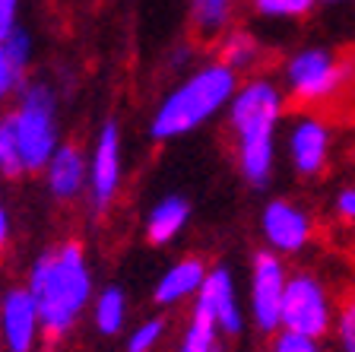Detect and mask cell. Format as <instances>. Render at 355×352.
<instances>
[{
    "label": "cell",
    "instance_id": "obj_1",
    "mask_svg": "<svg viewBox=\"0 0 355 352\" xmlns=\"http://www.w3.org/2000/svg\"><path fill=\"white\" fill-rule=\"evenodd\" d=\"M286 89L266 76L241 83L229 105V127L241 178L251 187H266L276 165V131L286 117Z\"/></svg>",
    "mask_w": 355,
    "mask_h": 352
},
{
    "label": "cell",
    "instance_id": "obj_2",
    "mask_svg": "<svg viewBox=\"0 0 355 352\" xmlns=\"http://www.w3.org/2000/svg\"><path fill=\"white\" fill-rule=\"evenodd\" d=\"M26 286L38 301L44 337L54 343L73 330L83 311L96 301V283L80 242H64L38 254Z\"/></svg>",
    "mask_w": 355,
    "mask_h": 352
},
{
    "label": "cell",
    "instance_id": "obj_3",
    "mask_svg": "<svg viewBox=\"0 0 355 352\" xmlns=\"http://www.w3.org/2000/svg\"><path fill=\"white\" fill-rule=\"evenodd\" d=\"M238 86H241L238 70H232L225 60L203 64L159 102L153 121H149V137L155 143H165V140L193 133L197 127L213 121L219 111H229Z\"/></svg>",
    "mask_w": 355,
    "mask_h": 352
},
{
    "label": "cell",
    "instance_id": "obj_4",
    "mask_svg": "<svg viewBox=\"0 0 355 352\" xmlns=\"http://www.w3.org/2000/svg\"><path fill=\"white\" fill-rule=\"evenodd\" d=\"M352 83L355 58H343L320 44L288 54V60L282 64V89L292 102L304 105V108H318V105L340 99Z\"/></svg>",
    "mask_w": 355,
    "mask_h": 352
},
{
    "label": "cell",
    "instance_id": "obj_5",
    "mask_svg": "<svg viewBox=\"0 0 355 352\" xmlns=\"http://www.w3.org/2000/svg\"><path fill=\"white\" fill-rule=\"evenodd\" d=\"M26 171H44L58 153V99L48 83H29L19 92V105L10 115Z\"/></svg>",
    "mask_w": 355,
    "mask_h": 352
},
{
    "label": "cell",
    "instance_id": "obj_6",
    "mask_svg": "<svg viewBox=\"0 0 355 352\" xmlns=\"http://www.w3.org/2000/svg\"><path fill=\"white\" fill-rule=\"evenodd\" d=\"M336 308L327 283L311 270H298L288 276L286 299H282V327L279 330H292L302 337L324 340L333 333V321H336Z\"/></svg>",
    "mask_w": 355,
    "mask_h": 352
},
{
    "label": "cell",
    "instance_id": "obj_7",
    "mask_svg": "<svg viewBox=\"0 0 355 352\" xmlns=\"http://www.w3.org/2000/svg\"><path fill=\"white\" fill-rule=\"evenodd\" d=\"M292 273L286 270V260L276 251H260L251 260V317L257 330L279 333L282 327V299Z\"/></svg>",
    "mask_w": 355,
    "mask_h": 352
},
{
    "label": "cell",
    "instance_id": "obj_8",
    "mask_svg": "<svg viewBox=\"0 0 355 352\" xmlns=\"http://www.w3.org/2000/svg\"><path fill=\"white\" fill-rule=\"evenodd\" d=\"M286 156L295 175H324L333 156V127L327 124V117L314 115V111H302V115L292 117L286 131Z\"/></svg>",
    "mask_w": 355,
    "mask_h": 352
},
{
    "label": "cell",
    "instance_id": "obj_9",
    "mask_svg": "<svg viewBox=\"0 0 355 352\" xmlns=\"http://www.w3.org/2000/svg\"><path fill=\"white\" fill-rule=\"evenodd\" d=\"M260 232L266 238V248L276 254H302L314 238V219L304 206L292 203V200L279 197L270 200L260 213Z\"/></svg>",
    "mask_w": 355,
    "mask_h": 352
},
{
    "label": "cell",
    "instance_id": "obj_10",
    "mask_svg": "<svg viewBox=\"0 0 355 352\" xmlns=\"http://www.w3.org/2000/svg\"><path fill=\"white\" fill-rule=\"evenodd\" d=\"M121 191V127L105 121L89 156V200L96 210H108Z\"/></svg>",
    "mask_w": 355,
    "mask_h": 352
},
{
    "label": "cell",
    "instance_id": "obj_11",
    "mask_svg": "<svg viewBox=\"0 0 355 352\" xmlns=\"http://www.w3.org/2000/svg\"><path fill=\"white\" fill-rule=\"evenodd\" d=\"M44 333L42 311L29 286H10L0 299V337L10 352H32Z\"/></svg>",
    "mask_w": 355,
    "mask_h": 352
},
{
    "label": "cell",
    "instance_id": "obj_12",
    "mask_svg": "<svg viewBox=\"0 0 355 352\" xmlns=\"http://www.w3.org/2000/svg\"><path fill=\"white\" fill-rule=\"evenodd\" d=\"M193 311L207 315L229 337H238L244 330V311L238 305V289L229 267H213L207 273V283L193 299Z\"/></svg>",
    "mask_w": 355,
    "mask_h": 352
},
{
    "label": "cell",
    "instance_id": "obj_13",
    "mask_svg": "<svg viewBox=\"0 0 355 352\" xmlns=\"http://www.w3.org/2000/svg\"><path fill=\"white\" fill-rule=\"evenodd\" d=\"M44 184L54 200H73L89 187V159L80 146L60 143L44 169Z\"/></svg>",
    "mask_w": 355,
    "mask_h": 352
},
{
    "label": "cell",
    "instance_id": "obj_14",
    "mask_svg": "<svg viewBox=\"0 0 355 352\" xmlns=\"http://www.w3.org/2000/svg\"><path fill=\"white\" fill-rule=\"evenodd\" d=\"M207 273H209V267L200 257H181V260H175L162 276L155 279V289H153L155 305L168 308V305H181L187 299H197V292L207 283Z\"/></svg>",
    "mask_w": 355,
    "mask_h": 352
},
{
    "label": "cell",
    "instance_id": "obj_15",
    "mask_svg": "<svg viewBox=\"0 0 355 352\" xmlns=\"http://www.w3.org/2000/svg\"><path fill=\"white\" fill-rule=\"evenodd\" d=\"M29 58H32L29 32L16 29L10 38L0 42V102H7L10 96H19L22 89L29 86V83H26Z\"/></svg>",
    "mask_w": 355,
    "mask_h": 352
},
{
    "label": "cell",
    "instance_id": "obj_16",
    "mask_svg": "<svg viewBox=\"0 0 355 352\" xmlns=\"http://www.w3.org/2000/svg\"><path fill=\"white\" fill-rule=\"evenodd\" d=\"M191 222V203L181 194H168L146 213V242L165 248L187 228Z\"/></svg>",
    "mask_w": 355,
    "mask_h": 352
},
{
    "label": "cell",
    "instance_id": "obj_17",
    "mask_svg": "<svg viewBox=\"0 0 355 352\" xmlns=\"http://www.w3.org/2000/svg\"><path fill=\"white\" fill-rule=\"evenodd\" d=\"M235 16V0H191V22L200 38H222Z\"/></svg>",
    "mask_w": 355,
    "mask_h": 352
},
{
    "label": "cell",
    "instance_id": "obj_18",
    "mask_svg": "<svg viewBox=\"0 0 355 352\" xmlns=\"http://www.w3.org/2000/svg\"><path fill=\"white\" fill-rule=\"evenodd\" d=\"M92 324L96 330L105 337H114V333L124 330L127 324V295L118 286H105L102 292L92 301Z\"/></svg>",
    "mask_w": 355,
    "mask_h": 352
},
{
    "label": "cell",
    "instance_id": "obj_19",
    "mask_svg": "<svg viewBox=\"0 0 355 352\" xmlns=\"http://www.w3.org/2000/svg\"><path fill=\"white\" fill-rule=\"evenodd\" d=\"M260 58V48H257V38L251 35V32H241V29H232L222 35V58L225 64L232 67V70H251L254 64H257Z\"/></svg>",
    "mask_w": 355,
    "mask_h": 352
},
{
    "label": "cell",
    "instance_id": "obj_20",
    "mask_svg": "<svg viewBox=\"0 0 355 352\" xmlns=\"http://www.w3.org/2000/svg\"><path fill=\"white\" fill-rule=\"evenodd\" d=\"M219 327L209 321L207 315L193 311L191 315V324H187L184 337H181V346L178 352H219Z\"/></svg>",
    "mask_w": 355,
    "mask_h": 352
},
{
    "label": "cell",
    "instance_id": "obj_21",
    "mask_svg": "<svg viewBox=\"0 0 355 352\" xmlns=\"http://www.w3.org/2000/svg\"><path fill=\"white\" fill-rule=\"evenodd\" d=\"M320 0H251V7L257 10L263 19H304L314 13Z\"/></svg>",
    "mask_w": 355,
    "mask_h": 352
},
{
    "label": "cell",
    "instance_id": "obj_22",
    "mask_svg": "<svg viewBox=\"0 0 355 352\" xmlns=\"http://www.w3.org/2000/svg\"><path fill=\"white\" fill-rule=\"evenodd\" d=\"M26 171L22 165V153H19V143H16V133L10 117H0V175L3 178H19Z\"/></svg>",
    "mask_w": 355,
    "mask_h": 352
},
{
    "label": "cell",
    "instance_id": "obj_23",
    "mask_svg": "<svg viewBox=\"0 0 355 352\" xmlns=\"http://www.w3.org/2000/svg\"><path fill=\"white\" fill-rule=\"evenodd\" d=\"M333 343L336 352H355V295H349L336 308V321H333Z\"/></svg>",
    "mask_w": 355,
    "mask_h": 352
},
{
    "label": "cell",
    "instance_id": "obj_24",
    "mask_svg": "<svg viewBox=\"0 0 355 352\" xmlns=\"http://www.w3.org/2000/svg\"><path fill=\"white\" fill-rule=\"evenodd\" d=\"M165 337V321L162 317H146L127 333V352H153Z\"/></svg>",
    "mask_w": 355,
    "mask_h": 352
},
{
    "label": "cell",
    "instance_id": "obj_25",
    "mask_svg": "<svg viewBox=\"0 0 355 352\" xmlns=\"http://www.w3.org/2000/svg\"><path fill=\"white\" fill-rule=\"evenodd\" d=\"M270 352H320V340L314 337H302L292 330H279L270 343Z\"/></svg>",
    "mask_w": 355,
    "mask_h": 352
},
{
    "label": "cell",
    "instance_id": "obj_26",
    "mask_svg": "<svg viewBox=\"0 0 355 352\" xmlns=\"http://www.w3.org/2000/svg\"><path fill=\"white\" fill-rule=\"evenodd\" d=\"M333 213H336V219L346 222V226L355 222V184H346V187H340V191L333 194Z\"/></svg>",
    "mask_w": 355,
    "mask_h": 352
},
{
    "label": "cell",
    "instance_id": "obj_27",
    "mask_svg": "<svg viewBox=\"0 0 355 352\" xmlns=\"http://www.w3.org/2000/svg\"><path fill=\"white\" fill-rule=\"evenodd\" d=\"M16 16H19V0H0V42L16 32Z\"/></svg>",
    "mask_w": 355,
    "mask_h": 352
},
{
    "label": "cell",
    "instance_id": "obj_28",
    "mask_svg": "<svg viewBox=\"0 0 355 352\" xmlns=\"http://www.w3.org/2000/svg\"><path fill=\"white\" fill-rule=\"evenodd\" d=\"M10 242V213H7V206L0 203V251L7 248Z\"/></svg>",
    "mask_w": 355,
    "mask_h": 352
},
{
    "label": "cell",
    "instance_id": "obj_29",
    "mask_svg": "<svg viewBox=\"0 0 355 352\" xmlns=\"http://www.w3.org/2000/svg\"><path fill=\"white\" fill-rule=\"evenodd\" d=\"M327 3H343V0H327Z\"/></svg>",
    "mask_w": 355,
    "mask_h": 352
},
{
    "label": "cell",
    "instance_id": "obj_30",
    "mask_svg": "<svg viewBox=\"0 0 355 352\" xmlns=\"http://www.w3.org/2000/svg\"><path fill=\"white\" fill-rule=\"evenodd\" d=\"M352 159H355V149H352Z\"/></svg>",
    "mask_w": 355,
    "mask_h": 352
},
{
    "label": "cell",
    "instance_id": "obj_31",
    "mask_svg": "<svg viewBox=\"0 0 355 352\" xmlns=\"http://www.w3.org/2000/svg\"><path fill=\"white\" fill-rule=\"evenodd\" d=\"M352 232H355V222H352Z\"/></svg>",
    "mask_w": 355,
    "mask_h": 352
}]
</instances>
